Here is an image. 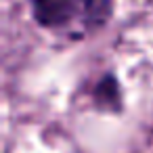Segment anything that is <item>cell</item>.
I'll use <instances>...</instances> for the list:
<instances>
[{
	"label": "cell",
	"instance_id": "cell-1",
	"mask_svg": "<svg viewBox=\"0 0 153 153\" xmlns=\"http://www.w3.org/2000/svg\"><path fill=\"white\" fill-rule=\"evenodd\" d=\"M109 0H34L36 21L71 38L101 30L111 17Z\"/></svg>",
	"mask_w": 153,
	"mask_h": 153
}]
</instances>
